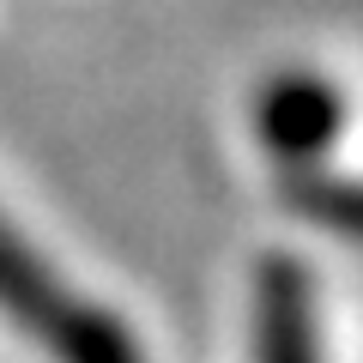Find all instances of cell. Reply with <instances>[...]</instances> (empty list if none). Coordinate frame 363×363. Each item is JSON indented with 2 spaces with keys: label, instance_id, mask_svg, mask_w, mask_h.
<instances>
[{
  "label": "cell",
  "instance_id": "cell-3",
  "mask_svg": "<svg viewBox=\"0 0 363 363\" xmlns=\"http://www.w3.org/2000/svg\"><path fill=\"white\" fill-rule=\"evenodd\" d=\"M73 303L79 297H67V291H61V279L43 267V255L6 218H0V315H6L13 327H30V333L49 345V339L67 327Z\"/></svg>",
  "mask_w": 363,
  "mask_h": 363
},
{
  "label": "cell",
  "instance_id": "cell-1",
  "mask_svg": "<svg viewBox=\"0 0 363 363\" xmlns=\"http://www.w3.org/2000/svg\"><path fill=\"white\" fill-rule=\"evenodd\" d=\"M339 128H345L339 85L309 73V67H285L255 91V133L285 164H315L339 140Z\"/></svg>",
  "mask_w": 363,
  "mask_h": 363
},
{
  "label": "cell",
  "instance_id": "cell-2",
  "mask_svg": "<svg viewBox=\"0 0 363 363\" xmlns=\"http://www.w3.org/2000/svg\"><path fill=\"white\" fill-rule=\"evenodd\" d=\"M255 363H321L315 291L291 255L260 260L255 272Z\"/></svg>",
  "mask_w": 363,
  "mask_h": 363
},
{
  "label": "cell",
  "instance_id": "cell-4",
  "mask_svg": "<svg viewBox=\"0 0 363 363\" xmlns=\"http://www.w3.org/2000/svg\"><path fill=\"white\" fill-rule=\"evenodd\" d=\"M49 351H55V363H145V351L128 333V321H116L97 303H73V315L49 339Z\"/></svg>",
  "mask_w": 363,
  "mask_h": 363
}]
</instances>
